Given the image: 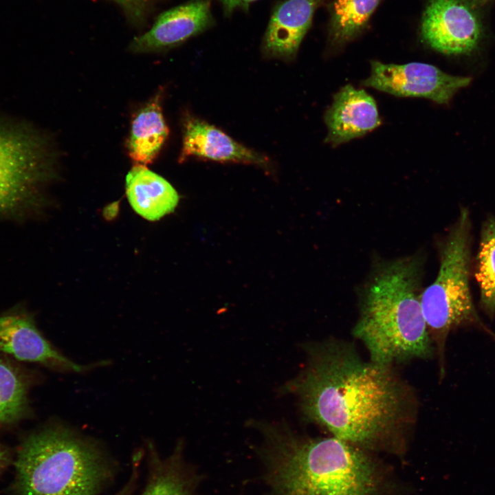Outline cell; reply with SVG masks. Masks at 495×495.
Wrapping results in <instances>:
<instances>
[{
	"label": "cell",
	"mask_w": 495,
	"mask_h": 495,
	"mask_svg": "<svg viewBox=\"0 0 495 495\" xmlns=\"http://www.w3.org/2000/svg\"><path fill=\"white\" fill-rule=\"evenodd\" d=\"M190 157L220 162H235L267 168L269 158L236 142L208 122L188 117L184 123L179 160Z\"/></svg>",
	"instance_id": "8fae6325"
},
{
	"label": "cell",
	"mask_w": 495,
	"mask_h": 495,
	"mask_svg": "<svg viewBox=\"0 0 495 495\" xmlns=\"http://www.w3.org/2000/svg\"><path fill=\"white\" fill-rule=\"evenodd\" d=\"M14 465L13 495H96L113 473L109 457L96 442L60 424L28 435Z\"/></svg>",
	"instance_id": "277c9868"
},
{
	"label": "cell",
	"mask_w": 495,
	"mask_h": 495,
	"mask_svg": "<svg viewBox=\"0 0 495 495\" xmlns=\"http://www.w3.org/2000/svg\"><path fill=\"white\" fill-rule=\"evenodd\" d=\"M10 462L9 450L3 446L0 445V472L7 467Z\"/></svg>",
	"instance_id": "603a6c76"
},
{
	"label": "cell",
	"mask_w": 495,
	"mask_h": 495,
	"mask_svg": "<svg viewBox=\"0 0 495 495\" xmlns=\"http://www.w3.org/2000/svg\"><path fill=\"white\" fill-rule=\"evenodd\" d=\"M274 495H383L385 479L368 450L335 437H304L285 421L250 420Z\"/></svg>",
	"instance_id": "7a4b0ae2"
},
{
	"label": "cell",
	"mask_w": 495,
	"mask_h": 495,
	"mask_svg": "<svg viewBox=\"0 0 495 495\" xmlns=\"http://www.w3.org/2000/svg\"><path fill=\"white\" fill-rule=\"evenodd\" d=\"M380 0H335L331 6L329 38L342 45L355 38L365 28Z\"/></svg>",
	"instance_id": "e0dca14e"
},
{
	"label": "cell",
	"mask_w": 495,
	"mask_h": 495,
	"mask_svg": "<svg viewBox=\"0 0 495 495\" xmlns=\"http://www.w3.org/2000/svg\"><path fill=\"white\" fill-rule=\"evenodd\" d=\"M476 278L479 285L481 304L485 312L495 314V218L483 222L477 255Z\"/></svg>",
	"instance_id": "d6986e66"
},
{
	"label": "cell",
	"mask_w": 495,
	"mask_h": 495,
	"mask_svg": "<svg viewBox=\"0 0 495 495\" xmlns=\"http://www.w3.org/2000/svg\"><path fill=\"white\" fill-rule=\"evenodd\" d=\"M134 16L142 14L148 0H112Z\"/></svg>",
	"instance_id": "ffe728a7"
},
{
	"label": "cell",
	"mask_w": 495,
	"mask_h": 495,
	"mask_svg": "<svg viewBox=\"0 0 495 495\" xmlns=\"http://www.w3.org/2000/svg\"><path fill=\"white\" fill-rule=\"evenodd\" d=\"M471 219L462 208L439 247V268L421 303L431 338L440 345L450 330L477 322L470 288Z\"/></svg>",
	"instance_id": "5b68a950"
},
{
	"label": "cell",
	"mask_w": 495,
	"mask_h": 495,
	"mask_svg": "<svg viewBox=\"0 0 495 495\" xmlns=\"http://www.w3.org/2000/svg\"><path fill=\"white\" fill-rule=\"evenodd\" d=\"M29 386L20 370L0 358V429L16 424L27 415Z\"/></svg>",
	"instance_id": "ac0fdd59"
},
{
	"label": "cell",
	"mask_w": 495,
	"mask_h": 495,
	"mask_svg": "<svg viewBox=\"0 0 495 495\" xmlns=\"http://www.w3.org/2000/svg\"><path fill=\"white\" fill-rule=\"evenodd\" d=\"M0 351L62 372L83 373L93 368L62 354L41 333L33 319L20 312L0 316Z\"/></svg>",
	"instance_id": "9c48e42d"
},
{
	"label": "cell",
	"mask_w": 495,
	"mask_h": 495,
	"mask_svg": "<svg viewBox=\"0 0 495 495\" xmlns=\"http://www.w3.org/2000/svg\"><path fill=\"white\" fill-rule=\"evenodd\" d=\"M495 0H429L421 21L424 41L447 55L472 56L487 34V17Z\"/></svg>",
	"instance_id": "52a82bcc"
},
{
	"label": "cell",
	"mask_w": 495,
	"mask_h": 495,
	"mask_svg": "<svg viewBox=\"0 0 495 495\" xmlns=\"http://www.w3.org/2000/svg\"><path fill=\"white\" fill-rule=\"evenodd\" d=\"M54 160L46 140L32 127L0 122V214L34 204L54 176Z\"/></svg>",
	"instance_id": "8992f818"
},
{
	"label": "cell",
	"mask_w": 495,
	"mask_h": 495,
	"mask_svg": "<svg viewBox=\"0 0 495 495\" xmlns=\"http://www.w3.org/2000/svg\"><path fill=\"white\" fill-rule=\"evenodd\" d=\"M138 468H139V458L138 457L137 461H135V463L133 465V472L131 474V478L129 481L126 483V485L116 494L114 495H130L131 492L133 490L135 481L137 480V476L138 474Z\"/></svg>",
	"instance_id": "7402d4cb"
},
{
	"label": "cell",
	"mask_w": 495,
	"mask_h": 495,
	"mask_svg": "<svg viewBox=\"0 0 495 495\" xmlns=\"http://www.w3.org/2000/svg\"><path fill=\"white\" fill-rule=\"evenodd\" d=\"M223 7L224 14L230 16L236 9L248 10L250 5L256 0H217Z\"/></svg>",
	"instance_id": "44dd1931"
},
{
	"label": "cell",
	"mask_w": 495,
	"mask_h": 495,
	"mask_svg": "<svg viewBox=\"0 0 495 495\" xmlns=\"http://www.w3.org/2000/svg\"><path fill=\"white\" fill-rule=\"evenodd\" d=\"M168 135V128L163 116L161 94L159 92L134 116L127 151L136 165L151 164L158 155Z\"/></svg>",
	"instance_id": "9a60e30c"
},
{
	"label": "cell",
	"mask_w": 495,
	"mask_h": 495,
	"mask_svg": "<svg viewBox=\"0 0 495 495\" xmlns=\"http://www.w3.org/2000/svg\"><path fill=\"white\" fill-rule=\"evenodd\" d=\"M118 202L111 204L104 208L103 214L106 219H112L118 214Z\"/></svg>",
	"instance_id": "cb8c5ba5"
},
{
	"label": "cell",
	"mask_w": 495,
	"mask_h": 495,
	"mask_svg": "<svg viewBox=\"0 0 495 495\" xmlns=\"http://www.w3.org/2000/svg\"><path fill=\"white\" fill-rule=\"evenodd\" d=\"M324 120L328 129L325 142L334 146L362 136L381 123L373 98L351 85L335 94Z\"/></svg>",
	"instance_id": "7c38bea8"
},
{
	"label": "cell",
	"mask_w": 495,
	"mask_h": 495,
	"mask_svg": "<svg viewBox=\"0 0 495 495\" xmlns=\"http://www.w3.org/2000/svg\"><path fill=\"white\" fill-rule=\"evenodd\" d=\"M149 447V475L141 495H191L192 483L182 461V444L166 459Z\"/></svg>",
	"instance_id": "2e32d148"
},
{
	"label": "cell",
	"mask_w": 495,
	"mask_h": 495,
	"mask_svg": "<svg viewBox=\"0 0 495 495\" xmlns=\"http://www.w3.org/2000/svg\"><path fill=\"white\" fill-rule=\"evenodd\" d=\"M421 275L418 256L386 261L373 270L362 290L353 331L366 346L370 361L391 366L432 355V338L421 303Z\"/></svg>",
	"instance_id": "3957f363"
},
{
	"label": "cell",
	"mask_w": 495,
	"mask_h": 495,
	"mask_svg": "<svg viewBox=\"0 0 495 495\" xmlns=\"http://www.w3.org/2000/svg\"><path fill=\"white\" fill-rule=\"evenodd\" d=\"M303 348L305 367L278 390L297 397L302 418L368 451L394 446L407 397L391 366L366 362L341 342Z\"/></svg>",
	"instance_id": "6da1fadb"
},
{
	"label": "cell",
	"mask_w": 495,
	"mask_h": 495,
	"mask_svg": "<svg viewBox=\"0 0 495 495\" xmlns=\"http://www.w3.org/2000/svg\"><path fill=\"white\" fill-rule=\"evenodd\" d=\"M324 0H284L274 8L265 31V56L285 60L295 57L308 31L314 12Z\"/></svg>",
	"instance_id": "4fadbf2b"
},
{
	"label": "cell",
	"mask_w": 495,
	"mask_h": 495,
	"mask_svg": "<svg viewBox=\"0 0 495 495\" xmlns=\"http://www.w3.org/2000/svg\"><path fill=\"white\" fill-rule=\"evenodd\" d=\"M214 25L209 0H190L161 14L144 34L129 45L137 53L157 52L175 47Z\"/></svg>",
	"instance_id": "30bf717a"
},
{
	"label": "cell",
	"mask_w": 495,
	"mask_h": 495,
	"mask_svg": "<svg viewBox=\"0 0 495 495\" xmlns=\"http://www.w3.org/2000/svg\"><path fill=\"white\" fill-rule=\"evenodd\" d=\"M471 81L470 77L452 76L430 64H384L373 60L371 74L362 84L397 96L423 97L446 104Z\"/></svg>",
	"instance_id": "ba28073f"
},
{
	"label": "cell",
	"mask_w": 495,
	"mask_h": 495,
	"mask_svg": "<svg viewBox=\"0 0 495 495\" xmlns=\"http://www.w3.org/2000/svg\"><path fill=\"white\" fill-rule=\"evenodd\" d=\"M125 184L130 205L147 220H159L177 206L179 195L175 189L146 166H134L126 176Z\"/></svg>",
	"instance_id": "5bb4252c"
}]
</instances>
